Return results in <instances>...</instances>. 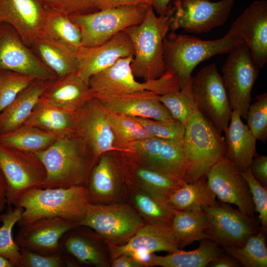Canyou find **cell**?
<instances>
[{
	"mask_svg": "<svg viewBox=\"0 0 267 267\" xmlns=\"http://www.w3.org/2000/svg\"><path fill=\"white\" fill-rule=\"evenodd\" d=\"M46 172L41 188L87 187L97 161L75 134L59 136L46 149L35 153Z\"/></svg>",
	"mask_w": 267,
	"mask_h": 267,
	"instance_id": "6da1fadb",
	"label": "cell"
},
{
	"mask_svg": "<svg viewBox=\"0 0 267 267\" xmlns=\"http://www.w3.org/2000/svg\"><path fill=\"white\" fill-rule=\"evenodd\" d=\"M89 202L86 187H36L22 194L14 204L22 210L20 227L44 218L60 217L77 223Z\"/></svg>",
	"mask_w": 267,
	"mask_h": 267,
	"instance_id": "7a4b0ae2",
	"label": "cell"
},
{
	"mask_svg": "<svg viewBox=\"0 0 267 267\" xmlns=\"http://www.w3.org/2000/svg\"><path fill=\"white\" fill-rule=\"evenodd\" d=\"M169 16L170 7L166 14L157 16L150 5L140 23L124 30L134 48L131 67L135 77L154 80L166 72L163 43L170 30Z\"/></svg>",
	"mask_w": 267,
	"mask_h": 267,
	"instance_id": "3957f363",
	"label": "cell"
},
{
	"mask_svg": "<svg viewBox=\"0 0 267 267\" xmlns=\"http://www.w3.org/2000/svg\"><path fill=\"white\" fill-rule=\"evenodd\" d=\"M182 142L187 182L206 178L211 169L225 156L224 137L198 109L185 126Z\"/></svg>",
	"mask_w": 267,
	"mask_h": 267,
	"instance_id": "277c9868",
	"label": "cell"
},
{
	"mask_svg": "<svg viewBox=\"0 0 267 267\" xmlns=\"http://www.w3.org/2000/svg\"><path fill=\"white\" fill-rule=\"evenodd\" d=\"M243 43L224 37L214 40H203L172 31L164 40L166 70L173 72L181 88L191 78L193 70L200 63L216 55L228 53Z\"/></svg>",
	"mask_w": 267,
	"mask_h": 267,
	"instance_id": "5b68a950",
	"label": "cell"
},
{
	"mask_svg": "<svg viewBox=\"0 0 267 267\" xmlns=\"http://www.w3.org/2000/svg\"><path fill=\"white\" fill-rule=\"evenodd\" d=\"M133 58V55L120 58L110 67L91 76L89 86L94 97L124 95L145 90L162 95L180 89L177 78L169 70L158 79L143 82L137 81L131 67Z\"/></svg>",
	"mask_w": 267,
	"mask_h": 267,
	"instance_id": "8992f818",
	"label": "cell"
},
{
	"mask_svg": "<svg viewBox=\"0 0 267 267\" xmlns=\"http://www.w3.org/2000/svg\"><path fill=\"white\" fill-rule=\"evenodd\" d=\"M145 223L129 203L99 204L89 202L85 215L77 226L93 230L105 242L123 245Z\"/></svg>",
	"mask_w": 267,
	"mask_h": 267,
	"instance_id": "52a82bcc",
	"label": "cell"
},
{
	"mask_svg": "<svg viewBox=\"0 0 267 267\" xmlns=\"http://www.w3.org/2000/svg\"><path fill=\"white\" fill-rule=\"evenodd\" d=\"M149 6H123L69 17L81 30L82 46H93L105 43L128 27L140 23Z\"/></svg>",
	"mask_w": 267,
	"mask_h": 267,
	"instance_id": "ba28073f",
	"label": "cell"
},
{
	"mask_svg": "<svg viewBox=\"0 0 267 267\" xmlns=\"http://www.w3.org/2000/svg\"><path fill=\"white\" fill-rule=\"evenodd\" d=\"M0 171L6 182L8 206L14 205L27 190L41 187L46 177L44 167L33 152L0 143Z\"/></svg>",
	"mask_w": 267,
	"mask_h": 267,
	"instance_id": "9c48e42d",
	"label": "cell"
},
{
	"mask_svg": "<svg viewBox=\"0 0 267 267\" xmlns=\"http://www.w3.org/2000/svg\"><path fill=\"white\" fill-rule=\"evenodd\" d=\"M228 53L222 69V78L232 110H238L241 118L246 119L260 68L244 43Z\"/></svg>",
	"mask_w": 267,
	"mask_h": 267,
	"instance_id": "30bf717a",
	"label": "cell"
},
{
	"mask_svg": "<svg viewBox=\"0 0 267 267\" xmlns=\"http://www.w3.org/2000/svg\"><path fill=\"white\" fill-rule=\"evenodd\" d=\"M191 89L198 110L222 134L229 124L232 110L215 63L204 67L192 77Z\"/></svg>",
	"mask_w": 267,
	"mask_h": 267,
	"instance_id": "8fae6325",
	"label": "cell"
},
{
	"mask_svg": "<svg viewBox=\"0 0 267 267\" xmlns=\"http://www.w3.org/2000/svg\"><path fill=\"white\" fill-rule=\"evenodd\" d=\"M234 0H175L170 6L169 23L173 32L183 29L202 34L222 26L228 19Z\"/></svg>",
	"mask_w": 267,
	"mask_h": 267,
	"instance_id": "7c38bea8",
	"label": "cell"
},
{
	"mask_svg": "<svg viewBox=\"0 0 267 267\" xmlns=\"http://www.w3.org/2000/svg\"><path fill=\"white\" fill-rule=\"evenodd\" d=\"M126 150L156 171L181 184L187 182V164L182 139L149 137L130 144Z\"/></svg>",
	"mask_w": 267,
	"mask_h": 267,
	"instance_id": "4fadbf2b",
	"label": "cell"
},
{
	"mask_svg": "<svg viewBox=\"0 0 267 267\" xmlns=\"http://www.w3.org/2000/svg\"><path fill=\"white\" fill-rule=\"evenodd\" d=\"M108 114L95 97L73 113L74 133L84 142L96 160L104 153L120 151L116 144Z\"/></svg>",
	"mask_w": 267,
	"mask_h": 267,
	"instance_id": "5bb4252c",
	"label": "cell"
},
{
	"mask_svg": "<svg viewBox=\"0 0 267 267\" xmlns=\"http://www.w3.org/2000/svg\"><path fill=\"white\" fill-rule=\"evenodd\" d=\"M222 202L202 208L208 222V239L219 246H241L252 235L258 232L253 217L243 214Z\"/></svg>",
	"mask_w": 267,
	"mask_h": 267,
	"instance_id": "9a60e30c",
	"label": "cell"
},
{
	"mask_svg": "<svg viewBox=\"0 0 267 267\" xmlns=\"http://www.w3.org/2000/svg\"><path fill=\"white\" fill-rule=\"evenodd\" d=\"M223 37L243 41L259 68L264 67L267 62V1H253Z\"/></svg>",
	"mask_w": 267,
	"mask_h": 267,
	"instance_id": "2e32d148",
	"label": "cell"
},
{
	"mask_svg": "<svg viewBox=\"0 0 267 267\" xmlns=\"http://www.w3.org/2000/svg\"><path fill=\"white\" fill-rule=\"evenodd\" d=\"M8 70L51 80L56 75L25 44L18 33L10 25L0 23V71Z\"/></svg>",
	"mask_w": 267,
	"mask_h": 267,
	"instance_id": "e0dca14e",
	"label": "cell"
},
{
	"mask_svg": "<svg viewBox=\"0 0 267 267\" xmlns=\"http://www.w3.org/2000/svg\"><path fill=\"white\" fill-rule=\"evenodd\" d=\"M207 184L222 202L237 206L243 214L253 217L255 208L249 186L233 163L225 157L206 176Z\"/></svg>",
	"mask_w": 267,
	"mask_h": 267,
	"instance_id": "ac0fdd59",
	"label": "cell"
},
{
	"mask_svg": "<svg viewBox=\"0 0 267 267\" xmlns=\"http://www.w3.org/2000/svg\"><path fill=\"white\" fill-rule=\"evenodd\" d=\"M110 152L100 156L91 170L87 187L91 203L108 204L128 200L119 156Z\"/></svg>",
	"mask_w": 267,
	"mask_h": 267,
	"instance_id": "d6986e66",
	"label": "cell"
},
{
	"mask_svg": "<svg viewBox=\"0 0 267 267\" xmlns=\"http://www.w3.org/2000/svg\"><path fill=\"white\" fill-rule=\"evenodd\" d=\"M133 55L131 40L126 32L121 31L101 44L81 46L76 53L77 74L89 85L91 76L110 67L120 58Z\"/></svg>",
	"mask_w": 267,
	"mask_h": 267,
	"instance_id": "ffe728a7",
	"label": "cell"
},
{
	"mask_svg": "<svg viewBox=\"0 0 267 267\" xmlns=\"http://www.w3.org/2000/svg\"><path fill=\"white\" fill-rule=\"evenodd\" d=\"M48 10L44 0H0V23L11 26L30 47L42 33Z\"/></svg>",
	"mask_w": 267,
	"mask_h": 267,
	"instance_id": "44dd1931",
	"label": "cell"
},
{
	"mask_svg": "<svg viewBox=\"0 0 267 267\" xmlns=\"http://www.w3.org/2000/svg\"><path fill=\"white\" fill-rule=\"evenodd\" d=\"M76 222L60 217L44 218L20 227L15 242L21 249L44 255L62 252L60 240Z\"/></svg>",
	"mask_w": 267,
	"mask_h": 267,
	"instance_id": "7402d4cb",
	"label": "cell"
},
{
	"mask_svg": "<svg viewBox=\"0 0 267 267\" xmlns=\"http://www.w3.org/2000/svg\"><path fill=\"white\" fill-rule=\"evenodd\" d=\"M120 152V167L126 184L167 201L168 196L182 184L146 166L129 152Z\"/></svg>",
	"mask_w": 267,
	"mask_h": 267,
	"instance_id": "603a6c76",
	"label": "cell"
},
{
	"mask_svg": "<svg viewBox=\"0 0 267 267\" xmlns=\"http://www.w3.org/2000/svg\"><path fill=\"white\" fill-rule=\"evenodd\" d=\"M106 243L111 260L121 255L131 256L138 252L171 253L180 249L171 226L150 223H145L123 245Z\"/></svg>",
	"mask_w": 267,
	"mask_h": 267,
	"instance_id": "cb8c5ba5",
	"label": "cell"
},
{
	"mask_svg": "<svg viewBox=\"0 0 267 267\" xmlns=\"http://www.w3.org/2000/svg\"><path fill=\"white\" fill-rule=\"evenodd\" d=\"M159 95L153 92L145 90L96 98L110 112L154 120L172 118L168 110L159 100Z\"/></svg>",
	"mask_w": 267,
	"mask_h": 267,
	"instance_id": "d4e9b609",
	"label": "cell"
},
{
	"mask_svg": "<svg viewBox=\"0 0 267 267\" xmlns=\"http://www.w3.org/2000/svg\"><path fill=\"white\" fill-rule=\"evenodd\" d=\"M93 97L89 85L74 73L50 80L39 100L73 113Z\"/></svg>",
	"mask_w": 267,
	"mask_h": 267,
	"instance_id": "484cf974",
	"label": "cell"
},
{
	"mask_svg": "<svg viewBox=\"0 0 267 267\" xmlns=\"http://www.w3.org/2000/svg\"><path fill=\"white\" fill-rule=\"evenodd\" d=\"M241 119L238 110H232L229 124L223 132L225 158L233 163L239 172L249 167L257 153V139Z\"/></svg>",
	"mask_w": 267,
	"mask_h": 267,
	"instance_id": "4316f807",
	"label": "cell"
},
{
	"mask_svg": "<svg viewBox=\"0 0 267 267\" xmlns=\"http://www.w3.org/2000/svg\"><path fill=\"white\" fill-rule=\"evenodd\" d=\"M98 234L79 229L77 226L67 231L60 240L61 251L79 262L97 267L110 266L98 243Z\"/></svg>",
	"mask_w": 267,
	"mask_h": 267,
	"instance_id": "83f0119b",
	"label": "cell"
},
{
	"mask_svg": "<svg viewBox=\"0 0 267 267\" xmlns=\"http://www.w3.org/2000/svg\"><path fill=\"white\" fill-rule=\"evenodd\" d=\"M49 81L36 79L0 113V134L24 124Z\"/></svg>",
	"mask_w": 267,
	"mask_h": 267,
	"instance_id": "f1b7e54d",
	"label": "cell"
},
{
	"mask_svg": "<svg viewBox=\"0 0 267 267\" xmlns=\"http://www.w3.org/2000/svg\"><path fill=\"white\" fill-rule=\"evenodd\" d=\"M41 61L57 77L77 73V51L41 34L30 47Z\"/></svg>",
	"mask_w": 267,
	"mask_h": 267,
	"instance_id": "f546056e",
	"label": "cell"
},
{
	"mask_svg": "<svg viewBox=\"0 0 267 267\" xmlns=\"http://www.w3.org/2000/svg\"><path fill=\"white\" fill-rule=\"evenodd\" d=\"M222 254L218 244L211 239H204L200 241L199 247L194 250L179 249L164 256L151 253L147 267H205Z\"/></svg>",
	"mask_w": 267,
	"mask_h": 267,
	"instance_id": "4dcf8cb0",
	"label": "cell"
},
{
	"mask_svg": "<svg viewBox=\"0 0 267 267\" xmlns=\"http://www.w3.org/2000/svg\"><path fill=\"white\" fill-rule=\"evenodd\" d=\"M126 185L128 200L145 223L172 226L174 209L167 201L135 186Z\"/></svg>",
	"mask_w": 267,
	"mask_h": 267,
	"instance_id": "1f68e13d",
	"label": "cell"
},
{
	"mask_svg": "<svg viewBox=\"0 0 267 267\" xmlns=\"http://www.w3.org/2000/svg\"><path fill=\"white\" fill-rule=\"evenodd\" d=\"M172 228L180 249L196 241L208 239V222L202 208L174 209Z\"/></svg>",
	"mask_w": 267,
	"mask_h": 267,
	"instance_id": "d6a6232c",
	"label": "cell"
},
{
	"mask_svg": "<svg viewBox=\"0 0 267 267\" xmlns=\"http://www.w3.org/2000/svg\"><path fill=\"white\" fill-rule=\"evenodd\" d=\"M59 136L45 130L23 124L0 134V143L22 151L35 153L43 150Z\"/></svg>",
	"mask_w": 267,
	"mask_h": 267,
	"instance_id": "836d02e7",
	"label": "cell"
},
{
	"mask_svg": "<svg viewBox=\"0 0 267 267\" xmlns=\"http://www.w3.org/2000/svg\"><path fill=\"white\" fill-rule=\"evenodd\" d=\"M216 197L204 178L184 183L168 196L167 202L175 210H185L215 205L218 203Z\"/></svg>",
	"mask_w": 267,
	"mask_h": 267,
	"instance_id": "e575fe53",
	"label": "cell"
},
{
	"mask_svg": "<svg viewBox=\"0 0 267 267\" xmlns=\"http://www.w3.org/2000/svg\"><path fill=\"white\" fill-rule=\"evenodd\" d=\"M24 124L45 130L59 136L74 133L73 113L45 104L39 99Z\"/></svg>",
	"mask_w": 267,
	"mask_h": 267,
	"instance_id": "d590c367",
	"label": "cell"
},
{
	"mask_svg": "<svg viewBox=\"0 0 267 267\" xmlns=\"http://www.w3.org/2000/svg\"><path fill=\"white\" fill-rule=\"evenodd\" d=\"M42 34L76 50L82 46L79 27L69 16L54 10L48 9Z\"/></svg>",
	"mask_w": 267,
	"mask_h": 267,
	"instance_id": "8d00e7d4",
	"label": "cell"
},
{
	"mask_svg": "<svg viewBox=\"0 0 267 267\" xmlns=\"http://www.w3.org/2000/svg\"><path fill=\"white\" fill-rule=\"evenodd\" d=\"M265 233L251 235L241 246L224 247L228 255L245 267H267V248Z\"/></svg>",
	"mask_w": 267,
	"mask_h": 267,
	"instance_id": "74e56055",
	"label": "cell"
},
{
	"mask_svg": "<svg viewBox=\"0 0 267 267\" xmlns=\"http://www.w3.org/2000/svg\"><path fill=\"white\" fill-rule=\"evenodd\" d=\"M21 214L20 208L8 206L5 212L0 216V255L8 259L16 267H20L21 252V248L13 239L12 231Z\"/></svg>",
	"mask_w": 267,
	"mask_h": 267,
	"instance_id": "f35d334b",
	"label": "cell"
},
{
	"mask_svg": "<svg viewBox=\"0 0 267 267\" xmlns=\"http://www.w3.org/2000/svg\"><path fill=\"white\" fill-rule=\"evenodd\" d=\"M192 77L179 90L158 96L159 100L168 110L172 117L185 126L198 109L192 93Z\"/></svg>",
	"mask_w": 267,
	"mask_h": 267,
	"instance_id": "ab89813d",
	"label": "cell"
},
{
	"mask_svg": "<svg viewBox=\"0 0 267 267\" xmlns=\"http://www.w3.org/2000/svg\"><path fill=\"white\" fill-rule=\"evenodd\" d=\"M108 112L116 144L120 151H126L127 147L133 142L152 137L132 117Z\"/></svg>",
	"mask_w": 267,
	"mask_h": 267,
	"instance_id": "60d3db41",
	"label": "cell"
},
{
	"mask_svg": "<svg viewBox=\"0 0 267 267\" xmlns=\"http://www.w3.org/2000/svg\"><path fill=\"white\" fill-rule=\"evenodd\" d=\"M36 79L19 72L0 71V113Z\"/></svg>",
	"mask_w": 267,
	"mask_h": 267,
	"instance_id": "b9f144b4",
	"label": "cell"
},
{
	"mask_svg": "<svg viewBox=\"0 0 267 267\" xmlns=\"http://www.w3.org/2000/svg\"><path fill=\"white\" fill-rule=\"evenodd\" d=\"M132 118L139 123L152 137L164 139H181L183 138L185 126L173 118L162 120Z\"/></svg>",
	"mask_w": 267,
	"mask_h": 267,
	"instance_id": "7bdbcfd3",
	"label": "cell"
},
{
	"mask_svg": "<svg viewBox=\"0 0 267 267\" xmlns=\"http://www.w3.org/2000/svg\"><path fill=\"white\" fill-rule=\"evenodd\" d=\"M246 120L257 140L265 143L267 140V93L257 95L250 104Z\"/></svg>",
	"mask_w": 267,
	"mask_h": 267,
	"instance_id": "ee69618b",
	"label": "cell"
},
{
	"mask_svg": "<svg viewBox=\"0 0 267 267\" xmlns=\"http://www.w3.org/2000/svg\"><path fill=\"white\" fill-rule=\"evenodd\" d=\"M20 267H62L72 265V260L62 252L44 255L26 249H21Z\"/></svg>",
	"mask_w": 267,
	"mask_h": 267,
	"instance_id": "f6af8a7d",
	"label": "cell"
},
{
	"mask_svg": "<svg viewBox=\"0 0 267 267\" xmlns=\"http://www.w3.org/2000/svg\"><path fill=\"white\" fill-rule=\"evenodd\" d=\"M240 173L246 180L250 188L255 210L259 215L261 231L266 233L267 230V187L263 186L254 178L249 167Z\"/></svg>",
	"mask_w": 267,
	"mask_h": 267,
	"instance_id": "bcb514c9",
	"label": "cell"
},
{
	"mask_svg": "<svg viewBox=\"0 0 267 267\" xmlns=\"http://www.w3.org/2000/svg\"><path fill=\"white\" fill-rule=\"evenodd\" d=\"M47 8L69 16L88 14L98 10L96 0H44Z\"/></svg>",
	"mask_w": 267,
	"mask_h": 267,
	"instance_id": "7dc6e473",
	"label": "cell"
},
{
	"mask_svg": "<svg viewBox=\"0 0 267 267\" xmlns=\"http://www.w3.org/2000/svg\"><path fill=\"white\" fill-rule=\"evenodd\" d=\"M254 178L264 187H267V156L257 153L249 166Z\"/></svg>",
	"mask_w": 267,
	"mask_h": 267,
	"instance_id": "c3c4849f",
	"label": "cell"
},
{
	"mask_svg": "<svg viewBox=\"0 0 267 267\" xmlns=\"http://www.w3.org/2000/svg\"><path fill=\"white\" fill-rule=\"evenodd\" d=\"M153 0H96L98 10L128 5H152Z\"/></svg>",
	"mask_w": 267,
	"mask_h": 267,
	"instance_id": "681fc988",
	"label": "cell"
},
{
	"mask_svg": "<svg viewBox=\"0 0 267 267\" xmlns=\"http://www.w3.org/2000/svg\"><path fill=\"white\" fill-rule=\"evenodd\" d=\"M112 267H143V265L133 257L128 255H121L111 260Z\"/></svg>",
	"mask_w": 267,
	"mask_h": 267,
	"instance_id": "f907efd6",
	"label": "cell"
},
{
	"mask_svg": "<svg viewBox=\"0 0 267 267\" xmlns=\"http://www.w3.org/2000/svg\"><path fill=\"white\" fill-rule=\"evenodd\" d=\"M239 262L232 256L222 254L217 259L211 262L207 267H238Z\"/></svg>",
	"mask_w": 267,
	"mask_h": 267,
	"instance_id": "816d5d0a",
	"label": "cell"
},
{
	"mask_svg": "<svg viewBox=\"0 0 267 267\" xmlns=\"http://www.w3.org/2000/svg\"><path fill=\"white\" fill-rule=\"evenodd\" d=\"M170 1L171 0H153L152 6L159 15L165 14L170 7Z\"/></svg>",
	"mask_w": 267,
	"mask_h": 267,
	"instance_id": "f5cc1de1",
	"label": "cell"
},
{
	"mask_svg": "<svg viewBox=\"0 0 267 267\" xmlns=\"http://www.w3.org/2000/svg\"><path fill=\"white\" fill-rule=\"evenodd\" d=\"M6 204V182L0 171V213L4 209Z\"/></svg>",
	"mask_w": 267,
	"mask_h": 267,
	"instance_id": "db71d44e",
	"label": "cell"
},
{
	"mask_svg": "<svg viewBox=\"0 0 267 267\" xmlns=\"http://www.w3.org/2000/svg\"><path fill=\"white\" fill-rule=\"evenodd\" d=\"M0 267H14L7 258L0 255Z\"/></svg>",
	"mask_w": 267,
	"mask_h": 267,
	"instance_id": "11a10c76",
	"label": "cell"
}]
</instances>
